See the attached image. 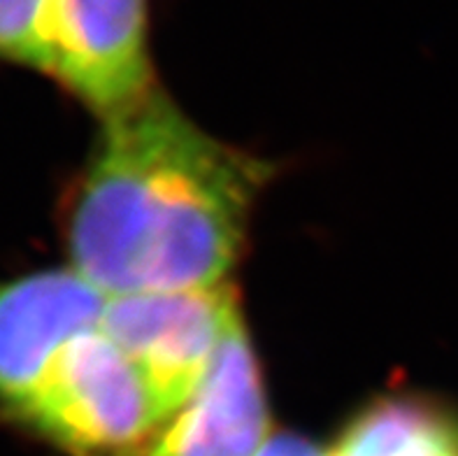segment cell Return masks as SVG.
<instances>
[{
	"mask_svg": "<svg viewBox=\"0 0 458 456\" xmlns=\"http://www.w3.org/2000/svg\"><path fill=\"white\" fill-rule=\"evenodd\" d=\"M49 75L100 116L157 89L147 0H52Z\"/></svg>",
	"mask_w": 458,
	"mask_h": 456,
	"instance_id": "obj_4",
	"label": "cell"
},
{
	"mask_svg": "<svg viewBox=\"0 0 458 456\" xmlns=\"http://www.w3.org/2000/svg\"><path fill=\"white\" fill-rule=\"evenodd\" d=\"M107 303L72 266L0 282V408L12 419L68 342L98 329Z\"/></svg>",
	"mask_w": 458,
	"mask_h": 456,
	"instance_id": "obj_5",
	"label": "cell"
},
{
	"mask_svg": "<svg viewBox=\"0 0 458 456\" xmlns=\"http://www.w3.org/2000/svg\"><path fill=\"white\" fill-rule=\"evenodd\" d=\"M256 456H331V450H324L305 435L277 431L267 438Z\"/></svg>",
	"mask_w": 458,
	"mask_h": 456,
	"instance_id": "obj_9",
	"label": "cell"
},
{
	"mask_svg": "<svg viewBox=\"0 0 458 456\" xmlns=\"http://www.w3.org/2000/svg\"><path fill=\"white\" fill-rule=\"evenodd\" d=\"M14 419L72 456H140L163 426L145 377L100 326L68 342Z\"/></svg>",
	"mask_w": 458,
	"mask_h": 456,
	"instance_id": "obj_2",
	"label": "cell"
},
{
	"mask_svg": "<svg viewBox=\"0 0 458 456\" xmlns=\"http://www.w3.org/2000/svg\"><path fill=\"white\" fill-rule=\"evenodd\" d=\"M238 314V291L231 282H221L114 296L100 329L133 361L157 399L163 422H168L203 384Z\"/></svg>",
	"mask_w": 458,
	"mask_h": 456,
	"instance_id": "obj_3",
	"label": "cell"
},
{
	"mask_svg": "<svg viewBox=\"0 0 458 456\" xmlns=\"http://www.w3.org/2000/svg\"><path fill=\"white\" fill-rule=\"evenodd\" d=\"M52 0H0V58L49 75Z\"/></svg>",
	"mask_w": 458,
	"mask_h": 456,
	"instance_id": "obj_8",
	"label": "cell"
},
{
	"mask_svg": "<svg viewBox=\"0 0 458 456\" xmlns=\"http://www.w3.org/2000/svg\"><path fill=\"white\" fill-rule=\"evenodd\" d=\"M270 435L261 366L240 312L203 384L140 456H256Z\"/></svg>",
	"mask_w": 458,
	"mask_h": 456,
	"instance_id": "obj_6",
	"label": "cell"
},
{
	"mask_svg": "<svg viewBox=\"0 0 458 456\" xmlns=\"http://www.w3.org/2000/svg\"><path fill=\"white\" fill-rule=\"evenodd\" d=\"M103 122L65 212L70 266L110 298L228 282L270 163L205 133L158 87Z\"/></svg>",
	"mask_w": 458,
	"mask_h": 456,
	"instance_id": "obj_1",
	"label": "cell"
},
{
	"mask_svg": "<svg viewBox=\"0 0 458 456\" xmlns=\"http://www.w3.org/2000/svg\"><path fill=\"white\" fill-rule=\"evenodd\" d=\"M331 456H458V415L414 393L384 396L349 422Z\"/></svg>",
	"mask_w": 458,
	"mask_h": 456,
	"instance_id": "obj_7",
	"label": "cell"
}]
</instances>
